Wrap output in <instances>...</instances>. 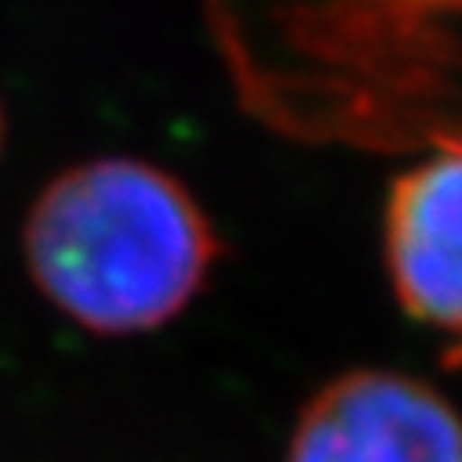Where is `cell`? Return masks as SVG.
<instances>
[{
    "mask_svg": "<svg viewBox=\"0 0 462 462\" xmlns=\"http://www.w3.org/2000/svg\"><path fill=\"white\" fill-rule=\"evenodd\" d=\"M284 462H462V415L415 375L357 368L302 404Z\"/></svg>",
    "mask_w": 462,
    "mask_h": 462,
    "instance_id": "3",
    "label": "cell"
},
{
    "mask_svg": "<svg viewBox=\"0 0 462 462\" xmlns=\"http://www.w3.org/2000/svg\"><path fill=\"white\" fill-rule=\"evenodd\" d=\"M5 132H8L5 128V106H0V150H5Z\"/></svg>",
    "mask_w": 462,
    "mask_h": 462,
    "instance_id": "5",
    "label": "cell"
},
{
    "mask_svg": "<svg viewBox=\"0 0 462 462\" xmlns=\"http://www.w3.org/2000/svg\"><path fill=\"white\" fill-rule=\"evenodd\" d=\"M383 263L401 310L462 357V146L433 150L390 182Z\"/></svg>",
    "mask_w": 462,
    "mask_h": 462,
    "instance_id": "4",
    "label": "cell"
},
{
    "mask_svg": "<svg viewBox=\"0 0 462 462\" xmlns=\"http://www.w3.org/2000/svg\"><path fill=\"white\" fill-rule=\"evenodd\" d=\"M23 255L62 317L95 335H139L200 295L222 241L171 171L139 157H98L59 171L37 193Z\"/></svg>",
    "mask_w": 462,
    "mask_h": 462,
    "instance_id": "2",
    "label": "cell"
},
{
    "mask_svg": "<svg viewBox=\"0 0 462 462\" xmlns=\"http://www.w3.org/2000/svg\"><path fill=\"white\" fill-rule=\"evenodd\" d=\"M259 121L365 150L462 146V0H204Z\"/></svg>",
    "mask_w": 462,
    "mask_h": 462,
    "instance_id": "1",
    "label": "cell"
}]
</instances>
